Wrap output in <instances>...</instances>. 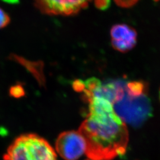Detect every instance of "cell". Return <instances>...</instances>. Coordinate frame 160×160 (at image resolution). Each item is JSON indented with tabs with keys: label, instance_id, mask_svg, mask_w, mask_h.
<instances>
[{
	"label": "cell",
	"instance_id": "obj_13",
	"mask_svg": "<svg viewBox=\"0 0 160 160\" xmlns=\"http://www.w3.org/2000/svg\"></svg>",
	"mask_w": 160,
	"mask_h": 160
},
{
	"label": "cell",
	"instance_id": "obj_8",
	"mask_svg": "<svg viewBox=\"0 0 160 160\" xmlns=\"http://www.w3.org/2000/svg\"><path fill=\"white\" fill-rule=\"evenodd\" d=\"M10 94L12 97L15 98H20L24 96L25 94L24 90L23 87L20 85H16L10 88Z\"/></svg>",
	"mask_w": 160,
	"mask_h": 160
},
{
	"label": "cell",
	"instance_id": "obj_12",
	"mask_svg": "<svg viewBox=\"0 0 160 160\" xmlns=\"http://www.w3.org/2000/svg\"><path fill=\"white\" fill-rule=\"evenodd\" d=\"M90 160V159H89V158H88V159H87V160Z\"/></svg>",
	"mask_w": 160,
	"mask_h": 160
},
{
	"label": "cell",
	"instance_id": "obj_4",
	"mask_svg": "<svg viewBox=\"0 0 160 160\" xmlns=\"http://www.w3.org/2000/svg\"><path fill=\"white\" fill-rule=\"evenodd\" d=\"M56 149L64 160H78L86 153V141L78 131L63 132L58 137Z\"/></svg>",
	"mask_w": 160,
	"mask_h": 160
},
{
	"label": "cell",
	"instance_id": "obj_2",
	"mask_svg": "<svg viewBox=\"0 0 160 160\" xmlns=\"http://www.w3.org/2000/svg\"><path fill=\"white\" fill-rule=\"evenodd\" d=\"M3 158L4 160H57L56 152L50 143L34 133L17 138Z\"/></svg>",
	"mask_w": 160,
	"mask_h": 160
},
{
	"label": "cell",
	"instance_id": "obj_9",
	"mask_svg": "<svg viewBox=\"0 0 160 160\" xmlns=\"http://www.w3.org/2000/svg\"><path fill=\"white\" fill-rule=\"evenodd\" d=\"M10 22L9 16L0 7V29L6 27Z\"/></svg>",
	"mask_w": 160,
	"mask_h": 160
},
{
	"label": "cell",
	"instance_id": "obj_5",
	"mask_svg": "<svg viewBox=\"0 0 160 160\" xmlns=\"http://www.w3.org/2000/svg\"><path fill=\"white\" fill-rule=\"evenodd\" d=\"M92 0H34L40 11L49 15L71 16L88 5Z\"/></svg>",
	"mask_w": 160,
	"mask_h": 160
},
{
	"label": "cell",
	"instance_id": "obj_6",
	"mask_svg": "<svg viewBox=\"0 0 160 160\" xmlns=\"http://www.w3.org/2000/svg\"><path fill=\"white\" fill-rule=\"evenodd\" d=\"M137 32L126 24H118L110 30L112 46L115 50L125 53L132 50L137 43Z\"/></svg>",
	"mask_w": 160,
	"mask_h": 160
},
{
	"label": "cell",
	"instance_id": "obj_7",
	"mask_svg": "<svg viewBox=\"0 0 160 160\" xmlns=\"http://www.w3.org/2000/svg\"><path fill=\"white\" fill-rule=\"evenodd\" d=\"M125 90L126 94L130 97H141L148 94V84L143 81L126 82Z\"/></svg>",
	"mask_w": 160,
	"mask_h": 160
},
{
	"label": "cell",
	"instance_id": "obj_10",
	"mask_svg": "<svg viewBox=\"0 0 160 160\" xmlns=\"http://www.w3.org/2000/svg\"><path fill=\"white\" fill-rule=\"evenodd\" d=\"M100 2L97 6L100 9H106L110 5V0H100Z\"/></svg>",
	"mask_w": 160,
	"mask_h": 160
},
{
	"label": "cell",
	"instance_id": "obj_3",
	"mask_svg": "<svg viewBox=\"0 0 160 160\" xmlns=\"http://www.w3.org/2000/svg\"><path fill=\"white\" fill-rule=\"evenodd\" d=\"M114 111L125 123L135 128L142 126L152 116L153 108L147 95L131 97L126 94L113 105Z\"/></svg>",
	"mask_w": 160,
	"mask_h": 160
},
{
	"label": "cell",
	"instance_id": "obj_1",
	"mask_svg": "<svg viewBox=\"0 0 160 160\" xmlns=\"http://www.w3.org/2000/svg\"><path fill=\"white\" fill-rule=\"evenodd\" d=\"M78 132L86 141V154L90 160H112L126 153L129 133L114 110L88 113Z\"/></svg>",
	"mask_w": 160,
	"mask_h": 160
},
{
	"label": "cell",
	"instance_id": "obj_11",
	"mask_svg": "<svg viewBox=\"0 0 160 160\" xmlns=\"http://www.w3.org/2000/svg\"><path fill=\"white\" fill-rule=\"evenodd\" d=\"M2 1L4 2H6L7 3L12 4H15L19 2V0H2Z\"/></svg>",
	"mask_w": 160,
	"mask_h": 160
}]
</instances>
